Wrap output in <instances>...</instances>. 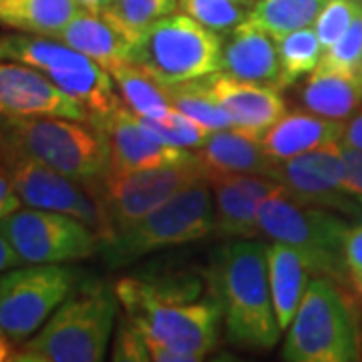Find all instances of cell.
<instances>
[{"instance_id": "cell-33", "label": "cell", "mask_w": 362, "mask_h": 362, "mask_svg": "<svg viewBox=\"0 0 362 362\" xmlns=\"http://www.w3.org/2000/svg\"><path fill=\"white\" fill-rule=\"evenodd\" d=\"M362 13V4L356 0H326L320 14L314 21V30L322 49H330Z\"/></svg>"}, {"instance_id": "cell-13", "label": "cell", "mask_w": 362, "mask_h": 362, "mask_svg": "<svg viewBox=\"0 0 362 362\" xmlns=\"http://www.w3.org/2000/svg\"><path fill=\"white\" fill-rule=\"evenodd\" d=\"M25 264H66L101 252V240L73 216L49 209H16L0 221Z\"/></svg>"}, {"instance_id": "cell-14", "label": "cell", "mask_w": 362, "mask_h": 362, "mask_svg": "<svg viewBox=\"0 0 362 362\" xmlns=\"http://www.w3.org/2000/svg\"><path fill=\"white\" fill-rule=\"evenodd\" d=\"M290 197L304 206L337 209L354 218L358 202L342 192L344 161L342 145L338 141L312 149L308 153L276 161L270 175Z\"/></svg>"}, {"instance_id": "cell-9", "label": "cell", "mask_w": 362, "mask_h": 362, "mask_svg": "<svg viewBox=\"0 0 362 362\" xmlns=\"http://www.w3.org/2000/svg\"><path fill=\"white\" fill-rule=\"evenodd\" d=\"M258 226L262 235L296 247L310 272L338 280L346 272L342 242L349 223L330 209L304 206L280 187L259 204Z\"/></svg>"}, {"instance_id": "cell-4", "label": "cell", "mask_w": 362, "mask_h": 362, "mask_svg": "<svg viewBox=\"0 0 362 362\" xmlns=\"http://www.w3.org/2000/svg\"><path fill=\"white\" fill-rule=\"evenodd\" d=\"M2 119L6 153L30 157L73 180L95 181L109 169V141L89 121L66 117Z\"/></svg>"}, {"instance_id": "cell-37", "label": "cell", "mask_w": 362, "mask_h": 362, "mask_svg": "<svg viewBox=\"0 0 362 362\" xmlns=\"http://www.w3.org/2000/svg\"><path fill=\"white\" fill-rule=\"evenodd\" d=\"M342 258L346 266V274H361L362 272V223L361 226H352L344 233V242H342Z\"/></svg>"}, {"instance_id": "cell-30", "label": "cell", "mask_w": 362, "mask_h": 362, "mask_svg": "<svg viewBox=\"0 0 362 362\" xmlns=\"http://www.w3.org/2000/svg\"><path fill=\"white\" fill-rule=\"evenodd\" d=\"M168 95L171 105L177 111H181L183 115L192 117L195 123H199L209 133L232 129L230 117L226 115V111L221 109L220 103L209 95V90L202 83V78L192 81V83H183L177 87H168Z\"/></svg>"}, {"instance_id": "cell-35", "label": "cell", "mask_w": 362, "mask_h": 362, "mask_svg": "<svg viewBox=\"0 0 362 362\" xmlns=\"http://www.w3.org/2000/svg\"><path fill=\"white\" fill-rule=\"evenodd\" d=\"M113 361H149V352H147L141 334L129 322L117 334Z\"/></svg>"}, {"instance_id": "cell-39", "label": "cell", "mask_w": 362, "mask_h": 362, "mask_svg": "<svg viewBox=\"0 0 362 362\" xmlns=\"http://www.w3.org/2000/svg\"><path fill=\"white\" fill-rule=\"evenodd\" d=\"M340 145L346 147H354V149H362V109L358 107L356 115H350L349 121L342 127V137H340Z\"/></svg>"}, {"instance_id": "cell-28", "label": "cell", "mask_w": 362, "mask_h": 362, "mask_svg": "<svg viewBox=\"0 0 362 362\" xmlns=\"http://www.w3.org/2000/svg\"><path fill=\"white\" fill-rule=\"evenodd\" d=\"M274 40H276L278 59H280L278 89H286L302 77L314 73V69L322 59L324 49L312 26L288 33L284 37Z\"/></svg>"}, {"instance_id": "cell-32", "label": "cell", "mask_w": 362, "mask_h": 362, "mask_svg": "<svg viewBox=\"0 0 362 362\" xmlns=\"http://www.w3.org/2000/svg\"><path fill=\"white\" fill-rule=\"evenodd\" d=\"M180 6L187 16L214 33H228L247 18L242 0H180Z\"/></svg>"}, {"instance_id": "cell-1", "label": "cell", "mask_w": 362, "mask_h": 362, "mask_svg": "<svg viewBox=\"0 0 362 362\" xmlns=\"http://www.w3.org/2000/svg\"><path fill=\"white\" fill-rule=\"evenodd\" d=\"M115 294L129 324L145 340L180 352L187 362L204 361L220 340V304L192 302L194 290L123 278L115 284Z\"/></svg>"}, {"instance_id": "cell-43", "label": "cell", "mask_w": 362, "mask_h": 362, "mask_svg": "<svg viewBox=\"0 0 362 362\" xmlns=\"http://www.w3.org/2000/svg\"><path fill=\"white\" fill-rule=\"evenodd\" d=\"M4 157H6V135H4L2 119H0V171L4 169Z\"/></svg>"}, {"instance_id": "cell-26", "label": "cell", "mask_w": 362, "mask_h": 362, "mask_svg": "<svg viewBox=\"0 0 362 362\" xmlns=\"http://www.w3.org/2000/svg\"><path fill=\"white\" fill-rule=\"evenodd\" d=\"M123 105L139 117H161L173 109L168 89L133 61L109 71Z\"/></svg>"}, {"instance_id": "cell-19", "label": "cell", "mask_w": 362, "mask_h": 362, "mask_svg": "<svg viewBox=\"0 0 362 362\" xmlns=\"http://www.w3.org/2000/svg\"><path fill=\"white\" fill-rule=\"evenodd\" d=\"M221 71L230 77L278 89L280 59L276 40L252 23H240L221 45Z\"/></svg>"}, {"instance_id": "cell-25", "label": "cell", "mask_w": 362, "mask_h": 362, "mask_svg": "<svg viewBox=\"0 0 362 362\" xmlns=\"http://www.w3.org/2000/svg\"><path fill=\"white\" fill-rule=\"evenodd\" d=\"M78 11L75 0H0V25L30 35L54 37Z\"/></svg>"}, {"instance_id": "cell-41", "label": "cell", "mask_w": 362, "mask_h": 362, "mask_svg": "<svg viewBox=\"0 0 362 362\" xmlns=\"http://www.w3.org/2000/svg\"><path fill=\"white\" fill-rule=\"evenodd\" d=\"M75 2L78 4V8H83V11L101 14L113 0H75Z\"/></svg>"}, {"instance_id": "cell-45", "label": "cell", "mask_w": 362, "mask_h": 362, "mask_svg": "<svg viewBox=\"0 0 362 362\" xmlns=\"http://www.w3.org/2000/svg\"><path fill=\"white\" fill-rule=\"evenodd\" d=\"M354 218L358 220V223H362V202H358V206H356V214H354Z\"/></svg>"}, {"instance_id": "cell-29", "label": "cell", "mask_w": 362, "mask_h": 362, "mask_svg": "<svg viewBox=\"0 0 362 362\" xmlns=\"http://www.w3.org/2000/svg\"><path fill=\"white\" fill-rule=\"evenodd\" d=\"M180 0H113L101 16L131 47L159 18L175 13Z\"/></svg>"}, {"instance_id": "cell-22", "label": "cell", "mask_w": 362, "mask_h": 362, "mask_svg": "<svg viewBox=\"0 0 362 362\" xmlns=\"http://www.w3.org/2000/svg\"><path fill=\"white\" fill-rule=\"evenodd\" d=\"M268 259V284H270L272 304L282 330H288L296 316L298 306L308 286L310 266L296 247L274 242L266 246Z\"/></svg>"}, {"instance_id": "cell-21", "label": "cell", "mask_w": 362, "mask_h": 362, "mask_svg": "<svg viewBox=\"0 0 362 362\" xmlns=\"http://www.w3.org/2000/svg\"><path fill=\"white\" fill-rule=\"evenodd\" d=\"M342 127V121L326 119L308 111H294L278 119L264 133L259 143L274 161H286L328 143L340 141Z\"/></svg>"}, {"instance_id": "cell-36", "label": "cell", "mask_w": 362, "mask_h": 362, "mask_svg": "<svg viewBox=\"0 0 362 362\" xmlns=\"http://www.w3.org/2000/svg\"><path fill=\"white\" fill-rule=\"evenodd\" d=\"M342 161H344L342 192L354 202H362V149L342 145Z\"/></svg>"}, {"instance_id": "cell-34", "label": "cell", "mask_w": 362, "mask_h": 362, "mask_svg": "<svg viewBox=\"0 0 362 362\" xmlns=\"http://www.w3.org/2000/svg\"><path fill=\"white\" fill-rule=\"evenodd\" d=\"M316 69L342 71V73H362V13L340 39L322 52Z\"/></svg>"}, {"instance_id": "cell-40", "label": "cell", "mask_w": 362, "mask_h": 362, "mask_svg": "<svg viewBox=\"0 0 362 362\" xmlns=\"http://www.w3.org/2000/svg\"><path fill=\"white\" fill-rule=\"evenodd\" d=\"M21 264H25L23 258L16 254V250L11 244V240H8V235L4 233V230L0 228V274L6 270H11V268H16V266H21Z\"/></svg>"}, {"instance_id": "cell-23", "label": "cell", "mask_w": 362, "mask_h": 362, "mask_svg": "<svg viewBox=\"0 0 362 362\" xmlns=\"http://www.w3.org/2000/svg\"><path fill=\"white\" fill-rule=\"evenodd\" d=\"M52 39H59L71 49L83 52L85 57L99 63L107 71L131 61L129 42L123 39L101 14L89 13L83 8Z\"/></svg>"}, {"instance_id": "cell-15", "label": "cell", "mask_w": 362, "mask_h": 362, "mask_svg": "<svg viewBox=\"0 0 362 362\" xmlns=\"http://www.w3.org/2000/svg\"><path fill=\"white\" fill-rule=\"evenodd\" d=\"M0 117H66L89 121V113L33 66L0 61Z\"/></svg>"}, {"instance_id": "cell-27", "label": "cell", "mask_w": 362, "mask_h": 362, "mask_svg": "<svg viewBox=\"0 0 362 362\" xmlns=\"http://www.w3.org/2000/svg\"><path fill=\"white\" fill-rule=\"evenodd\" d=\"M326 0H258L247 14V23L266 30L274 39L314 25Z\"/></svg>"}, {"instance_id": "cell-44", "label": "cell", "mask_w": 362, "mask_h": 362, "mask_svg": "<svg viewBox=\"0 0 362 362\" xmlns=\"http://www.w3.org/2000/svg\"><path fill=\"white\" fill-rule=\"evenodd\" d=\"M349 278H350V282H352V286H354V292L362 298V272L361 274H352V276H349Z\"/></svg>"}, {"instance_id": "cell-46", "label": "cell", "mask_w": 362, "mask_h": 362, "mask_svg": "<svg viewBox=\"0 0 362 362\" xmlns=\"http://www.w3.org/2000/svg\"><path fill=\"white\" fill-rule=\"evenodd\" d=\"M242 2H252V0H242Z\"/></svg>"}, {"instance_id": "cell-6", "label": "cell", "mask_w": 362, "mask_h": 362, "mask_svg": "<svg viewBox=\"0 0 362 362\" xmlns=\"http://www.w3.org/2000/svg\"><path fill=\"white\" fill-rule=\"evenodd\" d=\"M214 228V194L206 177H202L171 195L129 230L117 233L115 240L101 247V252L111 268H119L159 250L202 240Z\"/></svg>"}, {"instance_id": "cell-10", "label": "cell", "mask_w": 362, "mask_h": 362, "mask_svg": "<svg viewBox=\"0 0 362 362\" xmlns=\"http://www.w3.org/2000/svg\"><path fill=\"white\" fill-rule=\"evenodd\" d=\"M78 284L65 264H28L0 274V330L14 344L37 334Z\"/></svg>"}, {"instance_id": "cell-7", "label": "cell", "mask_w": 362, "mask_h": 362, "mask_svg": "<svg viewBox=\"0 0 362 362\" xmlns=\"http://www.w3.org/2000/svg\"><path fill=\"white\" fill-rule=\"evenodd\" d=\"M0 61L23 63L47 75L89 113L97 127L121 105L109 71L59 39L0 37Z\"/></svg>"}, {"instance_id": "cell-11", "label": "cell", "mask_w": 362, "mask_h": 362, "mask_svg": "<svg viewBox=\"0 0 362 362\" xmlns=\"http://www.w3.org/2000/svg\"><path fill=\"white\" fill-rule=\"evenodd\" d=\"M204 173L197 163L151 168L131 173L107 171L103 177L87 181L97 199L101 202L113 232L121 233L143 220L149 211L168 202L183 187L202 180Z\"/></svg>"}, {"instance_id": "cell-42", "label": "cell", "mask_w": 362, "mask_h": 362, "mask_svg": "<svg viewBox=\"0 0 362 362\" xmlns=\"http://www.w3.org/2000/svg\"><path fill=\"white\" fill-rule=\"evenodd\" d=\"M14 350H13V342L8 338L4 337V332L0 330V362L4 361H13Z\"/></svg>"}, {"instance_id": "cell-31", "label": "cell", "mask_w": 362, "mask_h": 362, "mask_svg": "<svg viewBox=\"0 0 362 362\" xmlns=\"http://www.w3.org/2000/svg\"><path fill=\"white\" fill-rule=\"evenodd\" d=\"M137 117L141 127L157 141L181 147V149H199L209 137V131L195 123L192 117L183 115L175 107L161 117Z\"/></svg>"}, {"instance_id": "cell-16", "label": "cell", "mask_w": 362, "mask_h": 362, "mask_svg": "<svg viewBox=\"0 0 362 362\" xmlns=\"http://www.w3.org/2000/svg\"><path fill=\"white\" fill-rule=\"evenodd\" d=\"M109 141V169L115 173H131L151 168H168L194 163L195 156L187 149L157 141L143 129L135 113L121 103L99 125Z\"/></svg>"}, {"instance_id": "cell-12", "label": "cell", "mask_w": 362, "mask_h": 362, "mask_svg": "<svg viewBox=\"0 0 362 362\" xmlns=\"http://www.w3.org/2000/svg\"><path fill=\"white\" fill-rule=\"evenodd\" d=\"M4 169L11 175L23 206L73 216L99 235L101 246L115 240L101 202L83 181L42 165L30 157L6 153Z\"/></svg>"}, {"instance_id": "cell-2", "label": "cell", "mask_w": 362, "mask_h": 362, "mask_svg": "<svg viewBox=\"0 0 362 362\" xmlns=\"http://www.w3.org/2000/svg\"><path fill=\"white\" fill-rule=\"evenodd\" d=\"M216 296L233 344L254 350L278 344L282 328L272 304L266 246L235 240L223 247L216 266Z\"/></svg>"}, {"instance_id": "cell-3", "label": "cell", "mask_w": 362, "mask_h": 362, "mask_svg": "<svg viewBox=\"0 0 362 362\" xmlns=\"http://www.w3.org/2000/svg\"><path fill=\"white\" fill-rule=\"evenodd\" d=\"M119 298L103 282L77 286L37 334L23 342L13 361L97 362L103 361L113 337Z\"/></svg>"}, {"instance_id": "cell-38", "label": "cell", "mask_w": 362, "mask_h": 362, "mask_svg": "<svg viewBox=\"0 0 362 362\" xmlns=\"http://www.w3.org/2000/svg\"><path fill=\"white\" fill-rule=\"evenodd\" d=\"M21 207H23V202L14 189L11 175L6 173V169H2L0 171V221Z\"/></svg>"}, {"instance_id": "cell-17", "label": "cell", "mask_w": 362, "mask_h": 362, "mask_svg": "<svg viewBox=\"0 0 362 362\" xmlns=\"http://www.w3.org/2000/svg\"><path fill=\"white\" fill-rule=\"evenodd\" d=\"M202 83L230 117L232 129L258 141L278 119L288 113L284 97L276 87L240 81L223 71L202 78Z\"/></svg>"}, {"instance_id": "cell-24", "label": "cell", "mask_w": 362, "mask_h": 362, "mask_svg": "<svg viewBox=\"0 0 362 362\" xmlns=\"http://www.w3.org/2000/svg\"><path fill=\"white\" fill-rule=\"evenodd\" d=\"M300 103L314 115L344 121L362 105V73L314 69L300 90Z\"/></svg>"}, {"instance_id": "cell-18", "label": "cell", "mask_w": 362, "mask_h": 362, "mask_svg": "<svg viewBox=\"0 0 362 362\" xmlns=\"http://www.w3.org/2000/svg\"><path fill=\"white\" fill-rule=\"evenodd\" d=\"M214 192L216 228L223 238L254 240L259 235V204L282 185L259 173H232L206 177Z\"/></svg>"}, {"instance_id": "cell-20", "label": "cell", "mask_w": 362, "mask_h": 362, "mask_svg": "<svg viewBox=\"0 0 362 362\" xmlns=\"http://www.w3.org/2000/svg\"><path fill=\"white\" fill-rule=\"evenodd\" d=\"M195 163L204 177L209 175H232V173H259L270 175L272 159L262 143L235 129L209 133L206 143L195 149Z\"/></svg>"}, {"instance_id": "cell-8", "label": "cell", "mask_w": 362, "mask_h": 362, "mask_svg": "<svg viewBox=\"0 0 362 362\" xmlns=\"http://www.w3.org/2000/svg\"><path fill=\"white\" fill-rule=\"evenodd\" d=\"M221 45L220 33L173 13L143 33L131 47V61L168 89L221 71Z\"/></svg>"}, {"instance_id": "cell-5", "label": "cell", "mask_w": 362, "mask_h": 362, "mask_svg": "<svg viewBox=\"0 0 362 362\" xmlns=\"http://www.w3.org/2000/svg\"><path fill=\"white\" fill-rule=\"evenodd\" d=\"M361 358V330L354 310L332 280L314 278L288 326L282 361L352 362Z\"/></svg>"}]
</instances>
